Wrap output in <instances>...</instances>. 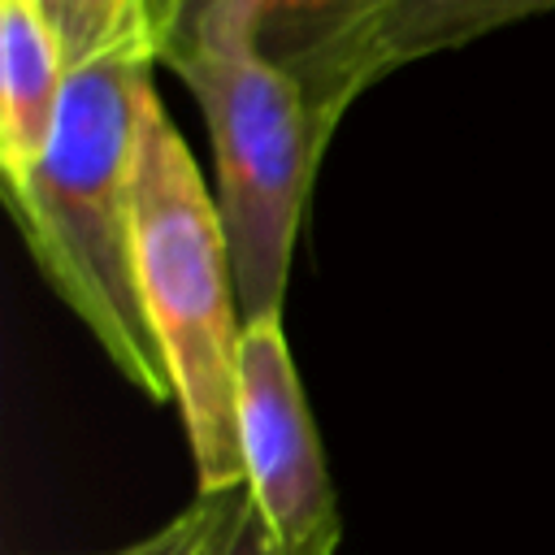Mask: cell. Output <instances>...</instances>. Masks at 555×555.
I'll return each mask as SVG.
<instances>
[{
    "label": "cell",
    "instance_id": "7a4b0ae2",
    "mask_svg": "<svg viewBox=\"0 0 555 555\" xmlns=\"http://www.w3.org/2000/svg\"><path fill=\"white\" fill-rule=\"evenodd\" d=\"M139 286L169 364L173 403L191 442L199 494L247 486L238 447L243 312L217 199L152 95L134 156Z\"/></svg>",
    "mask_w": 555,
    "mask_h": 555
},
{
    "label": "cell",
    "instance_id": "3957f363",
    "mask_svg": "<svg viewBox=\"0 0 555 555\" xmlns=\"http://www.w3.org/2000/svg\"><path fill=\"white\" fill-rule=\"evenodd\" d=\"M165 65L186 82L212 134L217 212L243 325L282 321L304 204L330 139L304 87L251 43H191Z\"/></svg>",
    "mask_w": 555,
    "mask_h": 555
},
{
    "label": "cell",
    "instance_id": "52a82bcc",
    "mask_svg": "<svg viewBox=\"0 0 555 555\" xmlns=\"http://www.w3.org/2000/svg\"><path fill=\"white\" fill-rule=\"evenodd\" d=\"M69 65L39 0H0V169L4 191L22 186L61 117Z\"/></svg>",
    "mask_w": 555,
    "mask_h": 555
},
{
    "label": "cell",
    "instance_id": "5b68a950",
    "mask_svg": "<svg viewBox=\"0 0 555 555\" xmlns=\"http://www.w3.org/2000/svg\"><path fill=\"white\" fill-rule=\"evenodd\" d=\"M555 0H386L356 39L334 56L321 87L312 91V117L330 139L338 117L399 65L425 61L447 48H464L507 22L551 13Z\"/></svg>",
    "mask_w": 555,
    "mask_h": 555
},
{
    "label": "cell",
    "instance_id": "277c9868",
    "mask_svg": "<svg viewBox=\"0 0 555 555\" xmlns=\"http://www.w3.org/2000/svg\"><path fill=\"white\" fill-rule=\"evenodd\" d=\"M238 447L251 503L278 555H334L338 499L282 321H247L238 343Z\"/></svg>",
    "mask_w": 555,
    "mask_h": 555
},
{
    "label": "cell",
    "instance_id": "30bf717a",
    "mask_svg": "<svg viewBox=\"0 0 555 555\" xmlns=\"http://www.w3.org/2000/svg\"><path fill=\"white\" fill-rule=\"evenodd\" d=\"M217 555H278L273 542H269V529H264V520H260V512L251 503V490H243V499H238V507L230 516V529H225Z\"/></svg>",
    "mask_w": 555,
    "mask_h": 555
},
{
    "label": "cell",
    "instance_id": "8992f818",
    "mask_svg": "<svg viewBox=\"0 0 555 555\" xmlns=\"http://www.w3.org/2000/svg\"><path fill=\"white\" fill-rule=\"evenodd\" d=\"M382 4L386 0H169L160 61L191 43L238 39L286 69L312 100L334 56Z\"/></svg>",
    "mask_w": 555,
    "mask_h": 555
},
{
    "label": "cell",
    "instance_id": "9c48e42d",
    "mask_svg": "<svg viewBox=\"0 0 555 555\" xmlns=\"http://www.w3.org/2000/svg\"><path fill=\"white\" fill-rule=\"evenodd\" d=\"M243 490L247 486L225 490V494H195V503H186L160 529H152V533H143V538L126 542V546L91 551V555H217Z\"/></svg>",
    "mask_w": 555,
    "mask_h": 555
},
{
    "label": "cell",
    "instance_id": "6da1fadb",
    "mask_svg": "<svg viewBox=\"0 0 555 555\" xmlns=\"http://www.w3.org/2000/svg\"><path fill=\"white\" fill-rule=\"evenodd\" d=\"M143 52L69 69L56 134L39 169L4 199L48 286L87 325L108 364L152 403L173 399L134 251V156L152 104Z\"/></svg>",
    "mask_w": 555,
    "mask_h": 555
},
{
    "label": "cell",
    "instance_id": "ba28073f",
    "mask_svg": "<svg viewBox=\"0 0 555 555\" xmlns=\"http://www.w3.org/2000/svg\"><path fill=\"white\" fill-rule=\"evenodd\" d=\"M69 69L117 52L160 61L169 0H39Z\"/></svg>",
    "mask_w": 555,
    "mask_h": 555
}]
</instances>
